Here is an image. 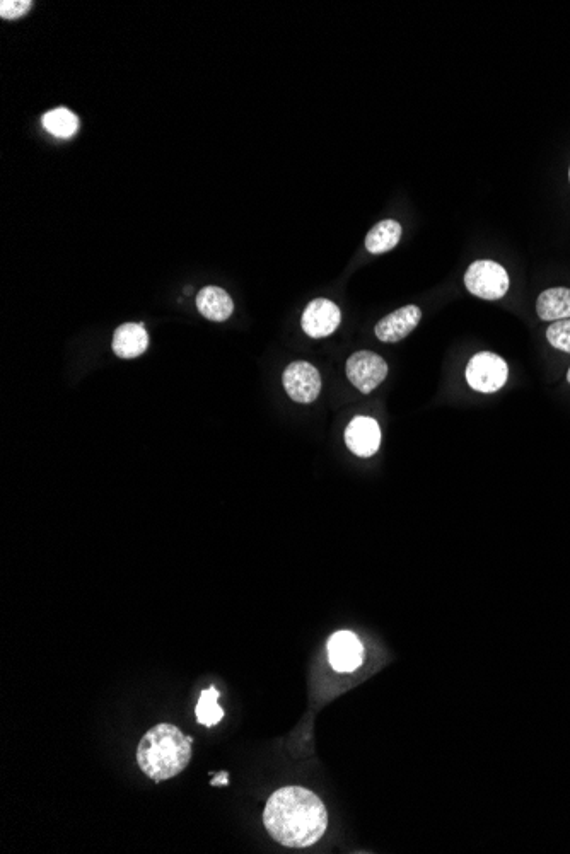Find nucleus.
<instances>
[{
  "mask_svg": "<svg viewBox=\"0 0 570 854\" xmlns=\"http://www.w3.org/2000/svg\"><path fill=\"white\" fill-rule=\"evenodd\" d=\"M569 179H570V169H569Z\"/></svg>",
  "mask_w": 570,
  "mask_h": 854,
  "instance_id": "aec40b11",
  "label": "nucleus"
},
{
  "mask_svg": "<svg viewBox=\"0 0 570 854\" xmlns=\"http://www.w3.org/2000/svg\"><path fill=\"white\" fill-rule=\"evenodd\" d=\"M33 2L31 0H2L0 2V18L18 19L30 11Z\"/></svg>",
  "mask_w": 570,
  "mask_h": 854,
  "instance_id": "a211bd4d",
  "label": "nucleus"
},
{
  "mask_svg": "<svg viewBox=\"0 0 570 854\" xmlns=\"http://www.w3.org/2000/svg\"><path fill=\"white\" fill-rule=\"evenodd\" d=\"M192 742V737L183 735L175 725H156L140 740L137 749L140 769L158 783L175 778L192 759Z\"/></svg>",
  "mask_w": 570,
  "mask_h": 854,
  "instance_id": "f03ea898",
  "label": "nucleus"
},
{
  "mask_svg": "<svg viewBox=\"0 0 570 854\" xmlns=\"http://www.w3.org/2000/svg\"><path fill=\"white\" fill-rule=\"evenodd\" d=\"M43 127L48 133H52L53 137L70 139L79 130V120L67 108H57V110L48 111L47 115L43 116Z\"/></svg>",
  "mask_w": 570,
  "mask_h": 854,
  "instance_id": "2eb2a0df",
  "label": "nucleus"
},
{
  "mask_svg": "<svg viewBox=\"0 0 570 854\" xmlns=\"http://www.w3.org/2000/svg\"><path fill=\"white\" fill-rule=\"evenodd\" d=\"M197 309L205 319L222 323L231 318L234 311L233 299L221 287H205L197 295Z\"/></svg>",
  "mask_w": 570,
  "mask_h": 854,
  "instance_id": "f8f14e48",
  "label": "nucleus"
},
{
  "mask_svg": "<svg viewBox=\"0 0 570 854\" xmlns=\"http://www.w3.org/2000/svg\"><path fill=\"white\" fill-rule=\"evenodd\" d=\"M282 382H284L285 391L296 403H313L321 393L320 372L315 365L303 362V360L292 362L284 370Z\"/></svg>",
  "mask_w": 570,
  "mask_h": 854,
  "instance_id": "423d86ee",
  "label": "nucleus"
},
{
  "mask_svg": "<svg viewBox=\"0 0 570 854\" xmlns=\"http://www.w3.org/2000/svg\"><path fill=\"white\" fill-rule=\"evenodd\" d=\"M465 285L470 294L483 301H499L509 290L506 268L495 261H475L465 273Z\"/></svg>",
  "mask_w": 570,
  "mask_h": 854,
  "instance_id": "7ed1b4c3",
  "label": "nucleus"
},
{
  "mask_svg": "<svg viewBox=\"0 0 570 854\" xmlns=\"http://www.w3.org/2000/svg\"><path fill=\"white\" fill-rule=\"evenodd\" d=\"M345 370L352 386L357 387L362 394L373 393L388 376V364L384 362V358L367 350L354 353L347 360Z\"/></svg>",
  "mask_w": 570,
  "mask_h": 854,
  "instance_id": "39448f33",
  "label": "nucleus"
},
{
  "mask_svg": "<svg viewBox=\"0 0 570 854\" xmlns=\"http://www.w3.org/2000/svg\"><path fill=\"white\" fill-rule=\"evenodd\" d=\"M345 444L357 457L374 456L381 445L378 422L369 416H357L345 430Z\"/></svg>",
  "mask_w": 570,
  "mask_h": 854,
  "instance_id": "1a4fd4ad",
  "label": "nucleus"
},
{
  "mask_svg": "<svg viewBox=\"0 0 570 854\" xmlns=\"http://www.w3.org/2000/svg\"><path fill=\"white\" fill-rule=\"evenodd\" d=\"M567 381L570 382V369H569V372H567Z\"/></svg>",
  "mask_w": 570,
  "mask_h": 854,
  "instance_id": "6ab92c4d",
  "label": "nucleus"
},
{
  "mask_svg": "<svg viewBox=\"0 0 570 854\" xmlns=\"http://www.w3.org/2000/svg\"><path fill=\"white\" fill-rule=\"evenodd\" d=\"M547 340L550 345L562 352L570 353V319H562L547 329Z\"/></svg>",
  "mask_w": 570,
  "mask_h": 854,
  "instance_id": "f3484780",
  "label": "nucleus"
},
{
  "mask_svg": "<svg viewBox=\"0 0 570 854\" xmlns=\"http://www.w3.org/2000/svg\"><path fill=\"white\" fill-rule=\"evenodd\" d=\"M422 319V311L417 306L400 307L398 311L391 312L386 318L381 319L376 324L374 333L378 336L379 341L384 343H396L407 338L413 329L417 328Z\"/></svg>",
  "mask_w": 570,
  "mask_h": 854,
  "instance_id": "9d476101",
  "label": "nucleus"
},
{
  "mask_svg": "<svg viewBox=\"0 0 570 854\" xmlns=\"http://www.w3.org/2000/svg\"><path fill=\"white\" fill-rule=\"evenodd\" d=\"M340 321H342V312L335 302L316 299L309 302L308 307L304 309L301 326L306 335L320 340L335 333L340 326Z\"/></svg>",
  "mask_w": 570,
  "mask_h": 854,
  "instance_id": "0eeeda50",
  "label": "nucleus"
},
{
  "mask_svg": "<svg viewBox=\"0 0 570 854\" xmlns=\"http://www.w3.org/2000/svg\"><path fill=\"white\" fill-rule=\"evenodd\" d=\"M536 312L543 321H562L570 318V290L548 289L541 292Z\"/></svg>",
  "mask_w": 570,
  "mask_h": 854,
  "instance_id": "ddd939ff",
  "label": "nucleus"
},
{
  "mask_svg": "<svg viewBox=\"0 0 570 854\" xmlns=\"http://www.w3.org/2000/svg\"><path fill=\"white\" fill-rule=\"evenodd\" d=\"M219 696L221 694H219L216 687H210V689L200 694V701H198L197 710H195V713H197V722L200 725L214 727V725H217L224 718V711L217 704Z\"/></svg>",
  "mask_w": 570,
  "mask_h": 854,
  "instance_id": "dca6fc26",
  "label": "nucleus"
},
{
  "mask_svg": "<svg viewBox=\"0 0 570 854\" xmlns=\"http://www.w3.org/2000/svg\"><path fill=\"white\" fill-rule=\"evenodd\" d=\"M149 335L142 323H125L113 335V352L120 358H137L146 353Z\"/></svg>",
  "mask_w": 570,
  "mask_h": 854,
  "instance_id": "9b49d317",
  "label": "nucleus"
},
{
  "mask_svg": "<svg viewBox=\"0 0 570 854\" xmlns=\"http://www.w3.org/2000/svg\"><path fill=\"white\" fill-rule=\"evenodd\" d=\"M402 232V226L396 220H381L366 236L367 251L373 254L388 253L400 243Z\"/></svg>",
  "mask_w": 570,
  "mask_h": 854,
  "instance_id": "4468645a",
  "label": "nucleus"
},
{
  "mask_svg": "<svg viewBox=\"0 0 570 854\" xmlns=\"http://www.w3.org/2000/svg\"><path fill=\"white\" fill-rule=\"evenodd\" d=\"M328 658L337 672H354L364 660V647L352 631H338L328 641Z\"/></svg>",
  "mask_w": 570,
  "mask_h": 854,
  "instance_id": "6e6552de",
  "label": "nucleus"
},
{
  "mask_svg": "<svg viewBox=\"0 0 570 854\" xmlns=\"http://www.w3.org/2000/svg\"><path fill=\"white\" fill-rule=\"evenodd\" d=\"M506 360L492 352H480L468 362L466 382L478 393H497L507 382Z\"/></svg>",
  "mask_w": 570,
  "mask_h": 854,
  "instance_id": "20e7f679",
  "label": "nucleus"
},
{
  "mask_svg": "<svg viewBox=\"0 0 570 854\" xmlns=\"http://www.w3.org/2000/svg\"><path fill=\"white\" fill-rule=\"evenodd\" d=\"M263 824L270 837L282 846L309 848L325 834L328 814L313 791L285 786L268 798Z\"/></svg>",
  "mask_w": 570,
  "mask_h": 854,
  "instance_id": "f257e3e1",
  "label": "nucleus"
}]
</instances>
